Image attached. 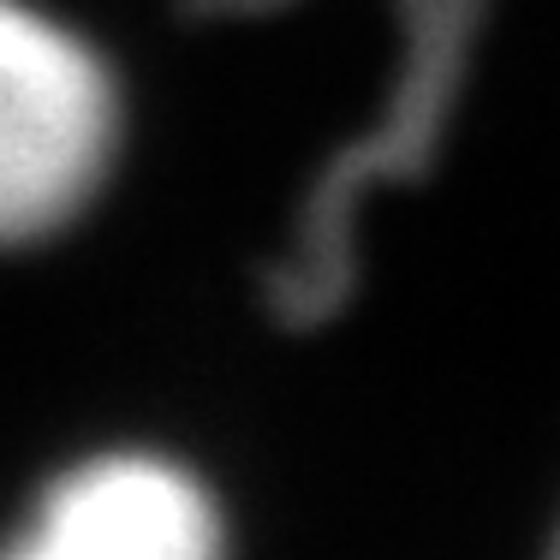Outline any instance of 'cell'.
<instances>
[{"label": "cell", "instance_id": "6da1fadb", "mask_svg": "<svg viewBox=\"0 0 560 560\" xmlns=\"http://www.w3.org/2000/svg\"><path fill=\"white\" fill-rule=\"evenodd\" d=\"M119 150L114 72L72 24L0 0V245L72 226Z\"/></svg>", "mask_w": 560, "mask_h": 560}, {"label": "cell", "instance_id": "7a4b0ae2", "mask_svg": "<svg viewBox=\"0 0 560 560\" xmlns=\"http://www.w3.org/2000/svg\"><path fill=\"white\" fill-rule=\"evenodd\" d=\"M0 560H226V525L191 465L119 447L66 465Z\"/></svg>", "mask_w": 560, "mask_h": 560}, {"label": "cell", "instance_id": "3957f363", "mask_svg": "<svg viewBox=\"0 0 560 560\" xmlns=\"http://www.w3.org/2000/svg\"><path fill=\"white\" fill-rule=\"evenodd\" d=\"M555 560H560V542H555Z\"/></svg>", "mask_w": 560, "mask_h": 560}]
</instances>
